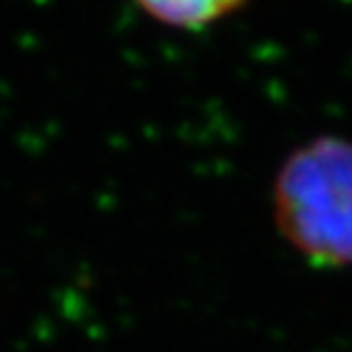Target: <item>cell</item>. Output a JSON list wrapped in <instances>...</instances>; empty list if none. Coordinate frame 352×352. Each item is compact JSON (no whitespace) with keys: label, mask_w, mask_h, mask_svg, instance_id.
<instances>
[{"label":"cell","mask_w":352,"mask_h":352,"mask_svg":"<svg viewBox=\"0 0 352 352\" xmlns=\"http://www.w3.org/2000/svg\"><path fill=\"white\" fill-rule=\"evenodd\" d=\"M140 8L162 25L201 30L220 17L240 10L242 6L232 0H179V3H140Z\"/></svg>","instance_id":"2"},{"label":"cell","mask_w":352,"mask_h":352,"mask_svg":"<svg viewBox=\"0 0 352 352\" xmlns=\"http://www.w3.org/2000/svg\"><path fill=\"white\" fill-rule=\"evenodd\" d=\"M274 218L308 262L352 264V142L318 138L296 149L276 176Z\"/></svg>","instance_id":"1"}]
</instances>
